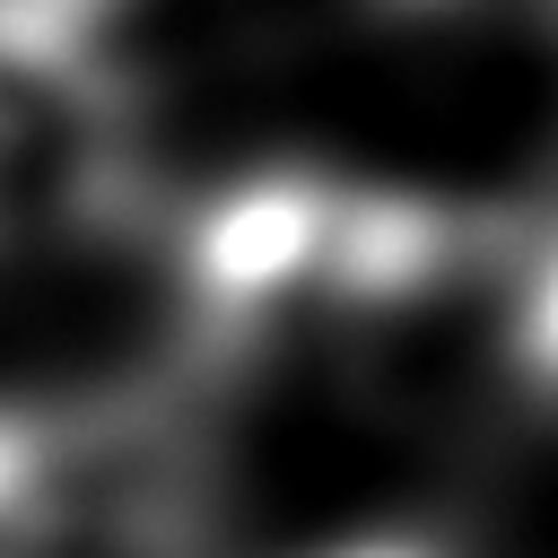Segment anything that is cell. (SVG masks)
<instances>
[{
	"label": "cell",
	"instance_id": "1",
	"mask_svg": "<svg viewBox=\"0 0 558 558\" xmlns=\"http://www.w3.org/2000/svg\"><path fill=\"white\" fill-rule=\"evenodd\" d=\"M340 558H401V549H384V541H375V549H340Z\"/></svg>",
	"mask_w": 558,
	"mask_h": 558
}]
</instances>
